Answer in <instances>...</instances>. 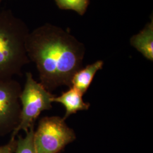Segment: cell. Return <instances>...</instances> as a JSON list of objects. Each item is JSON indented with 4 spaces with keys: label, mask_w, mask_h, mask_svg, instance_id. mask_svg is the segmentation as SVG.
Wrapping results in <instances>:
<instances>
[{
    "label": "cell",
    "mask_w": 153,
    "mask_h": 153,
    "mask_svg": "<svg viewBox=\"0 0 153 153\" xmlns=\"http://www.w3.org/2000/svg\"><path fill=\"white\" fill-rule=\"evenodd\" d=\"M26 51L38 71L40 83L48 91L65 85L81 68L83 44L60 27L45 24L29 33Z\"/></svg>",
    "instance_id": "1"
},
{
    "label": "cell",
    "mask_w": 153,
    "mask_h": 153,
    "mask_svg": "<svg viewBox=\"0 0 153 153\" xmlns=\"http://www.w3.org/2000/svg\"><path fill=\"white\" fill-rule=\"evenodd\" d=\"M29 33L25 22L11 10L0 11V80L20 75L30 62L26 51Z\"/></svg>",
    "instance_id": "2"
},
{
    "label": "cell",
    "mask_w": 153,
    "mask_h": 153,
    "mask_svg": "<svg viewBox=\"0 0 153 153\" xmlns=\"http://www.w3.org/2000/svg\"><path fill=\"white\" fill-rule=\"evenodd\" d=\"M55 96L44 86L36 82L30 72L26 74V83L20 95L21 112L20 121L16 129L11 133V138H16L19 132H25L34 126L40 114L52 107Z\"/></svg>",
    "instance_id": "3"
},
{
    "label": "cell",
    "mask_w": 153,
    "mask_h": 153,
    "mask_svg": "<svg viewBox=\"0 0 153 153\" xmlns=\"http://www.w3.org/2000/svg\"><path fill=\"white\" fill-rule=\"evenodd\" d=\"M76 138L74 131L59 116L44 117L34 132L37 153H58Z\"/></svg>",
    "instance_id": "4"
},
{
    "label": "cell",
    "mask_w": 153,
    "mask_h": 153,
    "mask_svg": "<svg viewBox=\"0 0 153 153\" xmlns=\"http://www.w3.org/2000/svg\"><path fill=\"white\" fill-rule=\"evenodd\" d=\"M20 83L12 79L0 80V136L11 133L18 126L21 112Z\"/></svg>",
    "instance_id": "5"
},
{
    "label": "cell",
    "mask_w": 153,
    "mask_h": 153,
    "mask_svg": "<svg viewBox=\"0 0 153 153\" xmlns=\"http://www.w3.org/2000/svg\"><path fill=\"white\" fill-rule=\"evenodd\" d=\"M83 95L76 88L71 87L69 90L60 96L53 97V102L60 103L65 108V114L63 117L64 120L72 114H76L78 111H86L90 108V104L83 101Z\"/></svg>",
    "instance_id": "6"
},
{
    "label": "cell",
    "mask_w": 153,
    "mask_h": 153,
    "mask_svg": "<svg viewBox=\"0 0 153 153\" xmlns=\"http://www.w3.org/2000/svg\"><path fill=\"white\" fill-rule=\"evenodd\" d=\"M103 61L99 60L81 68L74 74L71 80V87L76 88L83 95L86 93L97 71L102 69Z\"/></svg>",
    "instance_id": "7"
},
{
    "label": "cell",
    "mask_w": 153,
    "mask_h": 153,
    "mask_svg": "<svg viewBox=\"0 0 153 153\" xmlns=\"http://www.w3.org/2000/svg\"><path fill=\"white\" fill-rule=\"evenodd\" d=\"M131 44L146 59L153 60V19L142 31L131 37Z\"/></svg>",
    "instance_id": "8"
},
{
    "label": "cell",
    "mask_w": 153,
    "mask_h": 153,
    "mask_svg": "<svg viewBox=\"0 0 153 153\" xmlns=\"http://www.w3.org/2000/svg\"><path fill=\"white\" fill-rule=\"evenodd\" d=\"M34 126H33L26 132L25 137H18L16 139L14 153H37L34 143Z\"/></svg>",
    "instance_id": "9"
},
{
    "label": "cell",
    "mask_w": 153,
    "mask_h": 153,
    "mask_svg": "<svg viewBox=\"0 0 153 153\" xmlns=\"http://www.w3.org/2000/svg\"><path fill=\"white\" fill-rule=\"evenodd\" d=\"M61 9L71 10L80 15H83L88 9L89 0H55Z\"/></svg>",
    "instance_id": "10"
},
{
    "label": "cell",
    "mask_w": 153,
    "mask_h": 153,
    "mask_svg": "<svg viewBox=\"0 0 153 153\" xmlns=\"http://www.w3.org/2000/svg\"><path fill=\"white\" fill-rule=\"evenodd\" d=\"M16 145V138H10L7 143L4 145H0V153H14Z\"/></svg>",
    "instance_id": "11"
},
{
    "label": "cell",
    "mask_w": 153,
    "mask_h": 153,
    "mask_svg": "<svg viewBox=\"0 0 153 153\" xmlns=\"http://www.w3.org/2000/svg\"><path fill=\"white\" fill-rule=\"evenodd\" d=\"M1 0H0V3H1Z\"/></svg>",
    "instance_id": "12"
}]
</instances>
